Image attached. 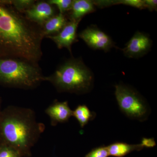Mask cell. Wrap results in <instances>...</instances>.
I'll use <instances>...</instances> for the list:
<instances>
[{"mask_svg": "<svg viewBox=\"0 0 157 157\" xmlns=\"http://www.w3.org/2000/svg\"><path fill=\"white\" fill-rule=\"evenodd\" d=\"M95 113L91 111L85 105H79L73 110V116L76 118L81 128L96 117Z\"/></svg>", "mask_w": 157, "mask_h": 157, "instance_id": "14", "label": "cell"}, {"mask_svg": "<svg viewBox=\"0 0 157 157\" xmlns=\"http://www.w3.org/2000/svg\"><path fill=\"white\" fill-rule=\"evenodd\" d=\"M0 157H22L19 152L13 147L5 145H0Z\"/></svg>", "mask_w": 157, "mask_h": 157, "instance_id": "18", "label": "cell"}, {"mask_svg": "<svg viewBox=\"0 0 157 157\" xmlns=\"http://www.w3.org/2000/svg\"><path fill=\"white\" fill-rule=\"evenodd\" d=\"M2 99L1 96H0V117H1V113H2Z\"/></svg>", "mask_w": 157, "mask_h": 157, "instance_id": "22", "label": "cell"}, {"mask_svg": "<svg viewBox=\"0 0 157 157\" xmlns=\"http://www.w3.org/2000/svg\"><path fill=\"white\" fill-rule=\"evenodd\" d=\"M145 9H147L150 11H157V1L155 0H144Z\"/></svg>", "mask_w": 157, "mask_h": 157, "instance_id": "21", "label": "cell"}, {"mask_svg": "<svg viewBox=\"0 0 157 157\" xmlns=\"http://www.w3.org/2000/svg\"><path fill=\"white\" fill-rule=\"evenodd\" d=\"M95 6L103 8L108 6L123 4L137 9H144V0H119V1H94Z\"/></svg>", "mask_w": 157, "mask_h": 157, "instance_id": "15", "label": "cell"}, {"mask_svg": "<svg viewBox=\"0 0 157 157\" xmlns=\"http://www.w3.org/2000/svg\"><path fill=\"white\" fill-rule=\"evenodd\" d=\"M151 44V40L148 35L137 31L122 50L127 57L139 58L148 53Z\"/></svg>", "mask_w": 157, "mask_h": 157, "instance_id": "7", "label": "cell"}, {"mask_svg": "<svg viewBox=\"0 0 157 157\" xmlns=\"http://www.w3.org/2000/svg\"><path fill=\"white\" fill-rule=\"evenodd\" d=\"M109 152L107 147L102 146L96 147L88 153L84 157H108Z\"/></svg>", "mask_w": 157, "mask_h": 157, "instance_id": "19", "label": "cell"}, {"mask_svg": "<svg viewBox=\"0 0 157 157\" xmlns=\"http://www.w3.org/2000/svg\"><path fill=\"white\" fill-rule=\"evenodd\" d=\"M141 145L144 147H153L156 146L155 141L153 138H143L141 140Z\"/></svg>", "mask_w": 157, "mask_h": 157, "instance_id": "20", "label": "cell"}, {"mask_svg": "<svg viewBox=\"0 0 157 157\" xmlns=\"http://www.w3.org/2000/svg\"><path fill=\"white\" fill-rule=\"evenodd\" d=\"M35 111L27 107L11 106L2 110L0 117V145L17 151L22 157L32 155V148L45 130Z\"/></svg>", "mask_w": 157, "mask_h": 157, "instance_id": "2", "label": "cell"}, {"mask_svg": "<svg viewBox=\"0 0 157 157\" xmlns=\"http://www.w3.org/2000/svg\"><path fill=\"white\" fill-rule=\"evenodd\" d=\"M73 111L70 109L68 101L59 102L56 101L45 110L51 121V124L55 126L58 124L67 122L73 116Z\"/></svg>", "mask_w": 157, "mask_h": 157, "instance_id": "10", "label": "cell"}, {"mask_svg": "<svg viewBox=\"0 0 157 157\" xmlns=\"http://www.w3.org/2000/svg\"><path fill=\"white\" fill-rule=\"evenodd\" d=\"M61 93L80 95L89 93L94 86V76L80 58H71L63 62L52 74L45 77Z\"/></svg>", "mask_w": 157, "mask_h": 157, "instance_id": "3", "label": "cell"}, {"mask_svg": "<svg viewBox=\"0 0 157 157\" xmlns=\"http://www.w3.org/2000/svg\"><path fill=\"white\" fill-rule=\"evenodd\" d=\"M36 2V1L34 0H10V6L19 13L24 14Z\"/></svg>", "mask_w": 157, "mask_h": 157, "instance_id": "16", "label": "cell"}, {"mask_svg": "<svg viewBox=\"0 0 157 157\" xmlns=\"http://www.w3.org/2000/svg\"><path fill=\"white\" fill-rule=\"evenodd\" d=\"M107 147L109 156L114 157H124L132 151H140L144 148L141 144H130L121 142H114Z\"/></svg>", "mask_w": 157, "mask_h": 157, "instance_id": "13", "label": "cell"}, {"mask_svg": "<svg viewBox=\"0 0 157 157\" xmlns=\"http://www.w3.org/2000/svg\"><path fill=\"white\" fill-rule=\"evenodd\" d=\"M80 21L70 20L58 33L47 38L52 40L59 49L67 48L71 53L72 45L77 40V29Z\"/></svg>", "mask_w": 157, "mask_h": 157, "instance_id": "8", "label": "cell"}, {"mask_svg": "<svg viewBox=\"0 0 157 157\" xmlns=\"http://www.w3.org/2000/svg\"><path fill=\"white\" fill-rule=\"evenodd\" d=\"M68 22L64 14L59 13L45 23L42 26L44 37L53 36L58 33Z\"/></svg>", "mask_w": 157, "mask_h": 157, "instance_id": "12", "label": "cell"}, {"mask_svg": "<svg viewBox=\"0 0 157 157\" xmlns=\"http://www.w3.org/2000/svg\"><path fill=\"white\" fill-rule=\"evenodd\" d=\"M78 37L90 48L94 50L109 51L114 44L109 36L96 26H90L82 31Z\"/></svg>", "mask_w": 157, "mask_h": 157, "instance_id": "6", "label": "cell"}, {"mask_svg": "<svg viewBox=\"0 0 157 157\" xmlns=\"http://www.w3.org/2000/svg\"><path fill=\"white\" fill-rule=\"evenodd\" d=\"M39 63L15 58L0 59V86L33 90L45 81Z\"/></svg>", "mask_w": 157, "mask_h": 157, "instance_id": "4", "label": "cell"}, {"mask_svg": "<svg viewBox=\"0 0 157 157\" xmlns=\"http://www.w3.org/2000/svg\"><path fill=\"white\" fill-rule=\"evenodd\" d=\"M48 3L54 6H56L60 14H64L67 11H70L72 7V0H49Z\"/></svg>", "mask_w": 157, "mask_h": 157, "instance_id": "17", "label": "cell"}, {"mask_svg": "<svg viewBox=\"0 0 157 157\" xmlns=\"http://www.w3.org/2000/svg\"><path fill=\"white\" fill-rule=\"evenodd\" d=\"M115 95L120 109L127 117L140 121L148 117V104L137 91L120 83L115 86Z\"/></svg>", "mask_w": 157, "mask_h": 157, "instance_id": "5", "label": "cell"}, {"mask_svg": "<svg viewBox=\"0 0 157 157\" xmlns=\"http://www.w3.org/2000/svg\"><path fill=\"white\" fill-rule=\"evenodd\" d=\"M42 27L11 6H0V59L39 63L43 52Z\"/></svg>", "mask_w": 157, "mask_h": 157, "instance_id": "1", "label": "cell"}, {"mask_svg": "<svg viewBox=\"0 0 157 157\" xmlns=\"http://www.w3.org/2000/svg\"><path fill=\"white\" fill-rule=\"evenodd\" d=\"M94 2L90 0H73L69 17L70 21L81 20L82 17L95 11Z\"/></svg>", "mask_w": 157, "mask_h": 157, "instance_id": "11", "label": "cell"}, {"mask_svg": "<svg viewBox=\"0 0 157 157\" xmlns=\"http://www.w3.org/2000/svg\"><path fill=\"white\" fill-rule=\"evenodd\" d=\"M24 14L28 19L42 27L47 21L56 14L54 6L45 1L36 2Z\"/></svg>", "mask_w": 157, "mask_h": 157, "instance_id": "9", "label": "cell"}]
</instances>
